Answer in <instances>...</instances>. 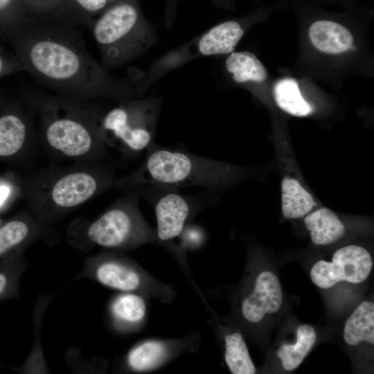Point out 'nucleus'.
I'll return each mask as SVG.
<instances>
[{"mask_svg": "<svg viewBox=\"0 0 374 374\" xmlns=\"http://www.w3.org/2000/svg\"><path fill=\"white\" fill-rule=\"evenodd\" d=\"M8 42L22 70L57 95L118 101L136 96L127 78L114 77L89 55L76 28L31 18Z\"/></svg>", "mask_w": 374, "mask_h": 374, "instance_id": "obj_1", "label": "nucleus"}, {"mask_svg": "<svg viewBox=\"0 0 374 374\" xmlns=\"http://www.w3.org/2000/svg\"><path fill=\"white\" fill-rule=\"evenodd\" d=\"M107 71L141 57L159 42L157 29L143 15L138 0H116L91 24Z\"/></svg>", "mask_w": 374, "mask_h": 374, "instance_id": "obj_2", "label": "nucleus"}, {"mask_svg": "<svg viewBox=\"0 0 374 374\" xmlns=\"http://www.w3.org/2000/svg\"><path fill=\"white\" fill-rule=\"evenodd\" d=\"M146 152L142 165L127 181L132 186L212 188L229 172L222 165L188 152L154 143Z\"/></svg>", "mask_w": 374, "mask_h": 374, "instance_id": "obj_3", "label": "nucleus"}, {"mask_svg": "<svg viewBox=\"0 0 374 374\" xmlns=\"http://www.w3.org/2000/svg\"><path fill=\"white\" fill-rule=\"evenodd\" d=\"M244 25L238 19L216 24L157 59L145 72L130 71L127 78L132 84L135 96H143L161 78L191 60L233 52L244 36Z\"/></svg>", "mask_w": 374, "mask_h": 374, "instance_id": "obj_4", "label": "nucleus"}, {"mask_svg": "<svg viewBox=\"0 0 374 374\" xmlns=\"http://www.w3.org/2000/svg\"><path fill=\"white\" fill-rule=\"evenodd\" d=\"M163 99L159 96H134L103 114L101 129L104 138L111 134L134 152L147 151L154 144Z\"/></svg>", "mask_w": 374, "mask_h": 374, "instance_id": "obj_5", "label": "nucleus"}, {"mask_svg": "<svg viewBox=\"0 0 374 374\" xmlns=\"http://www.w3.org/2000/svg\"><path fill=\"white\" fill-rule=\"evenodd\" d=\"M84 242L107 249H127L152 241L155 234L144 220L135 196L114 204L81 231Z\"/></svg>", "mask_w": 374, "mask_h": 374, "instance_id": "obj_6", "label": "nucleus"}, {"mask_svg": "<svg viewBox=\"0 0 374 374\" xmlns=\"http://www.w3.org/2000/svg\"><path fill=\"white\" fill-rule=\"evenodd\" d=\"M82 100L68 98L69 112L58 116L51 103L44 113V136L48 144L62 154L76 157L88 153L96 141L105 140L101 120L104 114L79 110Z\"/></svg>", "mask_w": 374, "mask_h": 374, "instance_id": "obj_7", "label": "nucleus"}, {"mask_svg": "<svg viewBox=\"0 0 374 374\" xmlns=\"http://www.w3.org/2000/svg\"><path fill=\"white\" fill-rule=\"evenodd\" d=\"M373 267L369 252L357 245H348L337 249L332 262L319 260L310 270L312 281L319 287L330 288L340 281L357 284L364 281Z\"/></svg>", "mask_w": 374, "mask_h": 374, "instance_id": "obj_8", "label": "nucleus"}, {"mask_svg": "<svg viewBox=\"0 0 374 374\" xmlns=\"http://www.w3.org/2000/svg\"><path fill=\"white\" fill-rule=\"evenodd\" d=\"M78 276L90 278L121 292H136L143 283L140 271L132 264L124 258L109 255L87 258Z\"/></svg>", "mask_w": 374, "mask_h": 374, "instance_id": "obj_9", "label": "nucleus"}, {"mask_svg": "<svg viewBox=\"0 0 374 374\" xmlns=\"http://www.w3.org/2000/svg\"><path fill=\"white\" fill-rule=\"evenodd\" d=\"M166 190L168 191L157 199L154 207L156 235L163 242L172 240L182 233L194 205L197 204L192 198L174 189Z\"/></svg>", "mask_w": 374, "mask_h": 374, "instance_id": "obj_10", "label": "nucleus"}, {"mask_svg": "<svg viewBox=\"0 0 374 374\" xmlns=\"http://www.w3.org/2000/svg\"><path fill=\"white\" fill-rule=\"evenodd\" d=\"M282 301L283 292L277 276L265 271L257 277L253 292L243 300L242 313L248 321L258 323L266 314L278 312Z\"/></svg>", "mask_w": 374, "mask_h": 374, "instance_id": "obj_11", "label": "nucleus"}, {"mask_svg": "<svg viewBox=\"0 0 374 374\" xmlns=\"http://www.w3.org/2000/svg\"><path fill=\"white\" fill-rule=\"evenodd\" d=\"M98 187L99 181L93 175L74 172L60 177L54 184L51 199L60 208H72L91 198Z\"/></svg>", "mask_w": 374, "mask_h": 374, "instance_id": "obj_12", "label": "nucleus"}, {"mask_svg": "<svg viewBox=\"0 0 374 374\" xmlns=\"http://www.w3.org/2000/svg\"><path fill=\"white\" fill-rule=\"evenodd\" d=\"M310 39L316 48L328 54L355 50L350 31L341 24L330 19H319L309 28Z\"/></svg>", "mask_w": 374, "mask_h": 374, "instance_id": "obj_13", "label": "nucleus"}, {"mask_svg": "<svg viewBox=\"0 0 374 374\" xmlns=\"http://www.w3.org/2000/svg\"><path fill=\"white\" fill-rule=\"evenodd\" d=\"M40 226L31 220L17 218L0 226V262L20 254L19 250L40 234Z\"/></svg>", "mask_w": 374, "mask_h": 374, "instance_id": "obj_14", "label": "nucleus"}, {"mask_svg": "<svg viewBox=\"0 0 374 374\" xmlns=\"http://www.w3.org/2000/svg\"><path fill=\"white\" fill-rule=\"evenodd\" d=\"M312 242L317 245L332 244L345 233V226L337 215L328 208H321L306 215L304 220Z\"/></svg>", "mask_w": 374, "mask_h": 374, "instance_id": "obj_15", "label": "nucleus"}, {"mask_svg": "<svg viewBox=\"0 0 374 374\" xmlns=\"http://www.w3.org/2000/svg\"><path fill=\"white\" fill-rule=\"evenodd\" d=\"M109 310L115 328L125 330L142 321L146 312V304L139 294L122 292L113 298Z\"/></svg>", "mask_w": 374, "mask_h": 374, "instance_id": "obj_16", "label": "nucleus"}, {"mask_svg": "<svg viewBox=\"0 0 374 374\" xmlns=\"http://www.w3.org/2000/svg\"><path fill=\"white\" fill-rule=\"evenodd\" d=\"M225 68L237 84L260 83L267 78L263 64L249 51L229 53L225 60Z\"/></svg>", "mask_w": 374, "mask_h": 374, "instance_id": "obj_17", "label": "nucleus"}, {"mask_svg": "<svg viewBox=\"0 0 374 374\" xmlns=\"http://www.w3.org/2000/svg\"><path fill=\"white\" fill-rule=\"evenodd\" d=\"M312 195L299 181L286 176L281 182V208L287 219L301 218L316 206Z\"/></svg>", "mask_w": 374, "mask_h": 374, "instance_id": "obj_18", "label": "nucleus"}, {"mask_svg": "<svg viewBox=\"0 0 374 374\" xmlns=\"http://www.w3.org/2000/svg\"><path fill=\"white\" fill-rule=\"evenodd\" d=\"M344 341L350 346L362 341L374 344V304L363 301L347 319L344 329Z\"/></svg>", "mask_w": 374, "mask_h": 374, "instance_id": "obj_19", "label": "nucleus"}, {"mask_svg": "<svg viewBox=\"0 0 374 374\" xmlns=\"http://www.w3.org/2000/svg\"><path fill=\"white\" fill-rule=\"evenodd\" d=\"M28 133L26 119L15 113L0 116V157L16 154L24 145Z\"/></svg>", "mask_w": 374, "mask_h": 374, "instance_id": "obj_20", "label": "nucleus"}, {"mask_svg": "<svg viewBox=\"0 0 374 374\" xmlns=\"http://www.w3.org/2000/svg\"><path fill=\"white\" fill-rule=\"evenodd\" d=\"M317 334L310 325H302L297 328L296 342L283 344L277 352L283 368L293 371L303 362L316 342Z\"/></svg>", "mask_w": 374, "mask_h": 374, "instance_id": "obj_21", "label": "nucleus"}, {"mask_svg": "<svg viewBox=\"0 0 374 374\" xmlns=\"http://www.w3.org/2000/svg\"><path fill=\"white\" fill-rule=\"evenodd\" d=\"M277 105L285 112L296 116H306L313 108L301 96L297 81L294 78L279 80L274 87Z\"/></svg>", "mask_w": 374, "mask_h": 374, "instance_id": "obj_22", "label": "nucleus"}, {"mask_svg": "<svg viewBox=\"0 0 374 374\" xmlns=\"http://www.w3.org/2000/svg\"><path fill=\"white\" fill-rule=\"evenodd\" d=\"M166 344L159 341H148L132 348L126 357L127 367L134 371H146L159 365L167 355Z\"/></svg>", "mask_w": 374, "mask_h": 374, "instance_id": "obj_23", "label": "nucleus"}, {"mask_svg": "<svg viewBox=\"0 0 374 374\" xmlns=\"http://www.w3.org/2000/svg\"><path fill=\"white\" fill-rule=\"evenodd\" d=\"M30 19L22 0H0V39L9 42Z\"/></svg>", "mask_w": 374, "mask_h": 374, "instance_id": "obj_24", "label": "nucleus"}, {"mask_svg": "<svg viewBox=\"0 0 374 374\" xmlns=\"http://www.w3.org/2000/svg\"><path fill=\"white\" fill-rule=\"evenodd\" d=\"M225 361L233 374H254L255 366L242 336L239 332L227 335L225 338Z\"/></svg>", "mask_w": 374, "mask_h": 374, "instance_id": "obj_25", "label": "nucleus"}, {"mask_svg": "<svg viewBox=\"0 0 374 374\" xmlns=\"http://www.w3.org/2000/svg\"><path fill=\"white\" fill-rule=\"evenodd\" d=\"M116 0H66V16L69 25L90 26L91 22Z\"/></svg>", "mask_w": 374, "mask_h": 374, "instance_id": "obj_26", "label": "nucleus"}, {"mask_svg": "<svg viewBox=\"0 0 374 374\" xmlns=\"http://www.w3.org/2000/svg\"><path fill=\"white\" fill-rule=\"evenodd\" d=\"M26 267V260L20 254L0 262V301L18 295L19 281Z\"/></svg>", "mask_w": 374, "mask_h": 374, "instance_id": "obj_27", "label": "nucleus"}, {"mask_svg": "<svg viewBox=\"0 0 374 374\" xmlns=\"http://www.w3.org/2000/svg\"><path fill=\"white\" fill-rule=\"evenodd\" d=\"M22 1L27 12L32 19L44 23L67 26L57 0Z\"/></svg>", "mask_w": 374, "mask_h": 374, "instance_id": "obj_28", "label": "nucleus"}, {"mask_svg": "<svg viewBox=\"0 0 374 374\" xmlns=\"http://www.w3.org/2000/svg\"><path fill=\"white\" fill-rule=\"evenodd\" d=\"M184 0H165L163 22L166 29H171L175 24L179 3ZM214 6L220 8H231V0H209Z\"/></svg>", "mask_w": 374, "mask_h": 374, "instance_id": "obj_29", "label": "nucleus"}, {"mask_svg": "<svg viewBox=\"0 0 374 374\" xmlns=\"http://www.w3.org/2000/svg\"><path fill=\"white\" fill-rule=\"evenodd\" d=\"M20 70L21 66L15 55L9 57L0 53V78Z\"/></svg>", "mask_w": 374, "mask_h": 374, "instance_id": "obj_30", "label": "nucleus"}, {"mask_svg": "<svg viewBox=\"0 0 374 374\" xmlns=\"http://www.w3.org/2000/svg\"><path fill=\"white\" fill-rule=\"evenodd\" d=\"M10 193V188L6 184H0V206L7 199Z\"/></svg>", "mask_w": 374, "mask_h": 374, "instance_id": "obj_31", "label": "nucleus"}, {"mask_svg": "<svg viewBox=\"0 0 374 374\" xmlns=\"http://www.w3.org/2000/svg\"><path fill=\"white\" fill-rule=\"evenodd\" d=\"M60 6V8H61V10H62V15H63V17H64V22H65V24L67 26H69L71 27V26L69 25V21H68V19H67V16H66V0H57Z\"/></svg>", "mask_w": 374, "mask_h": 374, "instance_id": "obj_32", "label": "nucleus"}, {"mask_svg": "<svg viewBox=\"0 0 374 374\" xmlns=\"http://www.w3.org/2000/svg\"><path fill=\"white\" fill-rule=\"evenodd\" d=\"M0 53H4V50H3V48H2V46H1V44H0Z\"/></svg>", "mask_w": 374, "mask_h": 374, "instance_id": "obj_33", "label": "nucleus"}, {"mask_svg": "<svg viewBox=\"0 0 374 374\" xmlns=\"http://www.w3.org/2000/svg\"><path fill=\"white\" fill-rule=\"evenodd\" d=\"M2 366V364L0 362V366Z\"/></svg>", "mask_w": 374, "mask_h": 374, "instance_id": "obj_34", "label": "nucleus"}, {"mask_svg": "<svg viewBox=\"0 0 374 374\" xmlns=\"http://www.w3.org/2000/svg\"><path fill=\"white\" fill-rule=\"evenodd\" d=\"M0 224H1V220H0Z\"/></svg>", "mask_w": 374, "mask_h": 374, "instance_id": "obj_35", "label": "nucleus"}]
</instances>
